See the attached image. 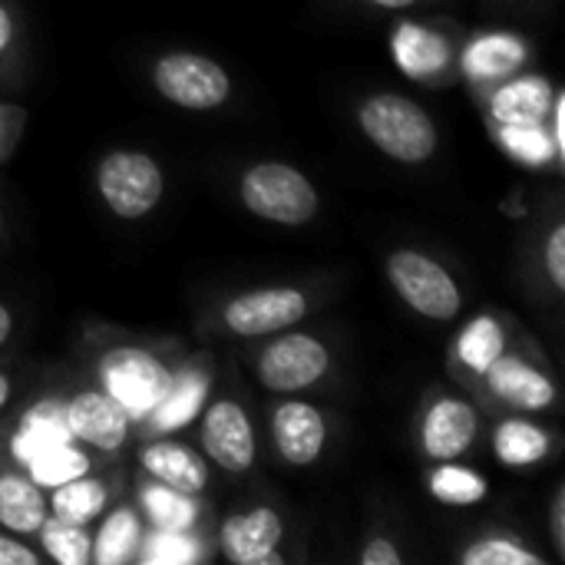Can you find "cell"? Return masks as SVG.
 <instances>
[{
	"label": "cell",
	"mask_w": 565,
	"mask_h": 565,
	"mask_svg": "<svg viewBox=\"0 0 565 565\" xmlns=\"http://www.w3.org/2000/svg\"><path fill=\"white\" fill-rule=\"evenodd\" d=\"M205 391H209V381L205 377H182L179 384H169V391L162 394V401L156 404V427L159 430H169V427H182L189 424L202 401H205Z\"/></svg>",
	"instance_id": "603a6c76"
},
{
	"label": "cell",
	"mask_w": 565,
	"mask_h": 565,
	"mask_svg": "<svg viewBox=\"0 0 565 565\" xmlns=\"http://www.w3.org/2000/svg\"><path fill=\"white\" fill-rule=\"evenodd\" d=\"M46 520V500L40 493V483L3 473L0 477V523L13 533H36Z\"/></svg>",
	"instance_id": "e0dca14e"
},
{
	"label": "cell",
	"mask_w": 565,
	"mask_h": 565,
	"mask_svg": "<svg viewBox=\"0 0 565 565\" xmlns=\"http://www.w3.org/2000/svg\"><path fill=\"white\" fill-rule=\"evenodd\" d=\"M202 444L209 457L232 473H245L255 460V434L245 417V411L232 401H222L209 407L202 424Z\"/></svg>",
	"instance_id": "9c48e42d"
},
{
	"label": "cell",
	"mask_w": 565,
	"mask_h": 565,
	"mask_svg": "<svg viewBox=\"0 0 565 565\" xmlns=\"http://www.w3.org/2000/svg\"><path fill=\"white\" fill-rule=\"evenodd\" d=\"M553 546L565 556V490H556L553 497Z\"/></svg>",
	"instance_id": "d590c367"
},
{
	"label": "cell",
	"mask_w": 565,
	"mask_h": 565,
	"mask_svg": "<svg viewBox=\"0 0 565 565\" xmlns=\"http://www.w3.org/2000/svg\"><path fill=\"white\" fill-rule=\"evenodd\" d=\"M146 513L152 516V523L159 530H172L182 533L192 520H195V503L189 500V493H179L172 487H152L142 493Z\"/></svg>",
	"instance_id": "4316f807"
},
{
	"label": "cell",
	"mask_w": 565,
	"mask_h": 565,
	"mask_svg": "<svg viewBox=\"0 0 565 565\" xmlns=\"http://www.w3.org/2000/svg\"><path fill=\"white\" fill-rule=\"evenodd\" d=\"M394 56L407 76L424 79L447 63V40L427 26L404 23V26H397V36H394Z\"/></svg>",
	"instance_id": "ac0fdd59"
},
{
	"label": "cell",
	"mask_w": 565,
	"mask_h": 565,
	"mask_svg": "<svg viewBox=\"0 0 565 565\" xmlns=\"http://www.w3.org/2000/svg\"><path fill=\"white\" fill-rule=\"evenodd\" d=\"M30 473H33V483L40 487H60L66 480H76L86 473V460L79 450H73L70 444H56L43 454H36L30 463Z\"/></svg>",
	"instance_id": "484cf974"
},
{
	"label": "cell",
	"mask_w": 565,
	"mask_h": 565,
	"mask_svg": "<svg viewBox=\"0 0 565 565\" xmlns=\"http://www.w3.org/2000/svg\"><path fill=\"white\" fill-rule=\"evenodd\" d=\"M106 387H109V397H116L126 414H152L156 404L162 401V394L169 391V374L166 367L142 354V351H116L106 367Z\"/></svg>",
	"instance_id": "8992f818"
},
{
	"label": "cell",
	"mask_w": 565,
	"mask_h": 565,
	"mask_svg": "<svg viewBox=\"0 0 565 565\" xmlns=\"http://www.w3.org/2000/svg\"><path fill=\"white\" fill-rule=\"evenodd\" d=\"M523 43L497 33V36H483L467 50V70L473 76H507L523 63Z\"/></svg>",
	"instance_id": "44dd1931"
},
{
	"label": "cell",
	"mask_w": 565,
	"mask_h": 565,
	"mask_svg": "<svg viewBox=\"0 0 565 565\" xmlns=\"http://www.w3.org/2000/svg\"><path fill=\"white\" fill-rule=\"evenodd\" d=\"M457 351H460V361H463L467 367H473V371L483 374V371L503 354V331H500V324H497L493 318H477V321L463 331Z\"/></svg>",
	"instance_id": "d4e9b609"
},
{
	"label": "cell",
	"mask_w": 565,
	"mask_h": 565,
	"mask_svg": "<svg viewBox=\"0 0 565 565\" xmlns=\"http://www.w3.org/2000/svg\"><path fill=\"white\" fill-rule=\"evenodd\" d=\"M324 371H328V348L311 334H285L258 361L262 384L285 394L311 387Z\"/></svg>",
	"instance_id": "52a82bcc"
},
{
	"label": "cell",
	"mask_w": 565,
	"mask_h": 565,
	"mask_svg": "<svg viewBox=\"0 0 565 565\" xmlns=\"http://www.w3.org/2000/svg\"><path fill=\"white\" fill-rule=\"evenodd\" d=\"M56 444H70V427H66V414L53 404H43L36 411H30L17 430V440H13V454L30 463L36 454L56 447Z\"/></svg>",
	"instance_id": "d6986e66"
},
{
	"label": "cell",
	"mask_w": 565,
	"mask_h": 565,
	"mask_svg": "<svg viewBox=\"0 0 565 565\" xmlns=\"http://www.w3.org/2000/svg\"><path fill=\"white\" fill-rule=\"evenodd\" d=\"M10 36H13V20H10V13H7V10L0 7V53L7 50Z\"/></svg>",
	"instance_id": "8d00e7d4"
},
{
	"label": "cell",
	"mask_w": 565,
	"mask_h": 565,
	"mask_svg": "<svg viewBox=\"0 0 565 565\" xmlns=\"http://www.w3.org/2000/svg\"><path fill=\"white\" fill-rule=\"evenodd\" d=\"M361 129L397 162H424L437 149L434 119L407 96L381 93L361 106Z\"/></svg>",
	"instance_id": "6da1fadb"
},
{
	"label": "cell",
	"mask_w": 565,
	"mask_h": 565,
	"mask_svg": "<svg viewBox=\"0 0 565 565\" xmlns=\"http://www.w3.org/2000/svg\"><path fill=\"white\" fill-rule=\"evenodd\" d=\"M503 142L516 159H523L530 166H543L556 156V142L543 132V122L540 126H503Z\"/></svg>",
	"instance_id": "f546056e"
},
{
	"label": "cell",
	"mask_w": 565,
	"mask_h": 565,
	"mask_svg": "<svg viewBox=\"0 0 565 565\" xmlns=\"http://www.w3.org/2000/svg\"><path fill=\"white\" fill-rule=\"evenodd\" d=\"M374 3H381V7H394V10H397V7H411L414 0H374Z\"/></svg>",
	"instance_id": "ab89813d"
},
{
	"label": "cell",
	"mask_w": 565,
	"mask_h": 565,
	"mask_svg": "<svg viewBox=\"0 0 565 565\" xmlns=\"http://www.w3.org/2000/svg\"><path fill=\"white\" fill-rule=\"evenodd\" d=\"M142 463L159 483H166V487H172L179 493L192 497V493H199L205 487V463L182 444L159 440V444L142 450Z\"/></svg>",
	"instance_id": "2e32d148"
},
{
	"label": "cell",
	"mask_w": 565,
	"mask_h": 565,
	"mask_svg": "<svg viewBox=\"0 0 565 565\" xmlns=\"http://www.w3.org/2000/svg\"><path fill=\"white\" fill-rule=\"evenodd\" d=\"M364 565H401V553L391 546V540H374L364 553H361Z\"/></svg>",
	"instance_id": "836d02e7"
},
{
	"label": "cell",
	"mask_w": 565,
	"mask_h": 565,
	"mask_svg": "<svg viewBox=\"0 0 565 565\" xmlns=\"http://www.w3.org/2000/svg\"><path fill=\"white\" fill-rule=\"evenodd\" d=\"M477 437V414L463 401H440L424 420V447L434 460L460 457Z\"/></svg>",
	"instance_id": "4fadbf2b"
},
{
	"label": "cell",
	"mask_w": 565,
	"mask_h": 565,
	"mask_svg": "<svg viewBox=\"0 0 565 565\" xmlns=\"http://www.w3.org/2000/svg\"><path fill=\"white\" fill-rule=\"evenodd\" d=\"M7 397H10V381H7V377L0 374V407L7 404Z\"/></svg>",
	"instance_id": "f35d334b"
},
{
	"label": "cell",
	"mask_w": 565,
	"mask_h": 565,
	"mask_svg": "<svg viewBox=\"0 0 565 565\" xmlns=\"http://www.w3.org/2000/svg\"><path fill=\"white\" fill-rule=\"evenodd\" d=\"M43 533V546L46 553L60 565H83L89 559V536L83 533L79 523H66V520H43L40 523Z\"/></svg>",
	"instance_id": "83f0119b"
},
{
	"label": "cell",
	"mask_w": 565,
	"mask_h": 565,
	"mask_svg": "<svg viewBox=\"0 0 565 565\" xmlns=\"http://www.w3.org/2000/svg\"><path fill=\"white\" fill-rule=\"evenodd\" d=\"M10 324H13V321H10V311L0 305V344H3V341H7V334H10Z\"/></svg>",
	"instance_id": "74e56055"
},
{
	"label": "cell",
	"mask_w": 565,
	"mask_h": 565,
	"mask_svg": "<svg viewBox=\"0 0 565 565\" xmlns=\"http://www.w3.org/2000/svg\"><path fill=\"white\" fill-rule=\"evenodd\" d=\"M0 565H36V553L0 536Z\"/></svg>",
	"instance_id": "e575fe53"
},
{
	"label": "cell",
	"mask_w": 565,
	"mask_h": 565,
	"mask_svg": "<svg viewBox=\"0 0 565 565\" xmlns=\"http://www.w3.org/2000/svg\"><path fill=\"white\" fill-rule=\"evenodd\" d=\"M106 507V487L99 480H66L53 493V510L66 523H89L103 513Z\"/></svg>",
	"instance_id": "7402d4cb"
},
{
	"label": "cell",
	"mask_w": 565,
	"mask_h": 565,
	"mask_svg": "<svg viewBox=\"0 0 565 565\" xmlns=\"http://www.w3.org/2000/svg\"><path fill=\"white\" fill-rule=\"evenodd\" d=\"M271 434L281 457L295 467L315 463L324 447V420L311 404H298V401L281 404L271 417Z\"/></svg>",
	"instance_id": "7c38bea8"
},
{
	"label": "cell",
	"mask_w": 565,
	"mask_h": 565,
	"mask_svg": "<svg viewBox=\"0 0 565 565\" xmlns=\"http://www.w3.org/2000/svg\"><path fill=\"white\" fill-rule=\"evenodd\" d=\"M546 271L553 278V285L563 291L565 288V225H556L546 245Z\"/></svg>",
	"instance_id": "d6a6232c"
},
{
	"label": "cell",
	"mask_w": 565,
	"mask_h": 565,
	"mask_svg": "<svg viewBox=\"0 0 565 565\" xmlns=\"http://www.w3.org/2000/svg\"><path fill=\"white\" fill-rule=\"evenodd\" d=\"M146 559L149 563H192L195 559V550L185 536L172 533V530H162V536H156L146 550Z\"/></svg>",
	"instance_id": "1f68e13d"
},
{
	"label": "cell",
	"mask_w": 565,
	"mask_h": 565,
	"mask_svg": "<svg viewBox=\"0 0 565 565\" xmlns=\"http://www.w3.org/2000/svg\"><path fill=\"white\" fill-rule=\"evenodd\" d=\"M483 374L490 377V387H493L503 401H510V404H516V407H523V411H546V407L556 401L553 381H550L546 374L533 371L530 364L516 361V358H503V354H500Z\"/></svg>",
	"instance_id": "5bb4252c"
},
{
	"label": "cell",
	"mask_w": 565,
	"mask_h": 565,
	"mask_svg": "<svg viewBox=\"0 0 565 565\" xmlns=\"http://www.w3.org/2000/svg\"><path fill=\"white\" fill-rule=\"evenodd\" d=\"M281 520L271 510L235 513L222 526V550L235 565H281Z\"/></svg>",
	"instance_id": "30bf717a"
},
{
	"label": "cell",
	"mask_w": 565,
	"mask_h": 565,
	"mask_svg": "<svg viewBox=\"0 0 565 565\" xmlns=\"http://www.w3.org/2000/svg\"><path fill=\"white\" fill-rule=\"evenodd\" d=\"M66 427L70 437H79L86 444H93L96 450H116L126 440L129 430V414L126 407L99 391H86L79 394L66 411Z\"/></svg>",
	"instance_id": "8fae6325"
},
{
	"label": "cell",
	"mask_w": 565,
	"mask_h": 565,
	"mask_svg": "<svg viewBox=\"0 0 565 565\" xmlns=\"http://www.w3.org/2000/svg\"><path fill=\"white\" fill-rule=\"evenodd\" d=\"M467 565H543L540 556L516 546L513 540H480L463 553Z\"/></svg>",
	"instance_id": "4dcf8cb0"
},
{
	"label": "cell",
	"mask_w": 565,
	"mask_h": 565,
	"mask_svg": "<svg viewBox=\"0 0 565 565\" xmlns=\"http://www.w3.org/2000/svg\"><path fill=\"white\" fill-rule=\"evenodd\" d=\"M553 86L543 76H523L497 89L493 116L500 126H540L553 109Z\"/></svg>",
	"instance_id": "9a60e30c"
},
{
	"label": "cell",
	"mask_w": 565,
	"mask_h": 565,
	"mask_svg": "<svg viewBox=\"0 0 565 565\" xmlns=\"http://www.w3.org/2000/svg\"><path fill=\"white\" fill-rule=\"evenodd\" d=\"M387 275H391V285L397 288V295L424 318H434V321L457 318L460 288L434 258H427L420 252H407V248L394 252L387 258Z\"/></svg>",
	"instance_id": "3957f363"
},
{
	"label": "cell",
	"mask_w": 565,
	"mask_h": 565,
	"mask_svg": "<svg viewBox=\"0 0 565 565\" xmlns=\"http://www.w3.org/2000/svg\"><path fill=\"white\" fill-rule=\"evenodd\" d=\"M308 301L301 291L295 288H262V291H248L238 295L228 308H225V324L242 334V338H258V334H271L278 328H291L305 318Z\"/></svg>",
	"instance_id": "ba28073f"
},
{
	"label": "cell",
	"mask_w": 565,
	"mask_h": 565,
	"mask_svg": "<svg viewBox=\"0 0 565 565\" xmlns=\"http://www.w3.org/2000/svg\"><path fill=\"white\" fill-rule=\"evenodd\" d=\"M99 192L119 218H142L162 199V172L142 152H113L99 166Z\"/></svg>",
	"instance_id": "277c9868"
},
{
	"label": "cell",
	"mask_w": 565,
	"mask_h": 565,
	"mask_svg": "<svg viewBox=\"0 0 565 565\" xmlns=\"http://www.w3.org/2000/svg\"><path fill=\"white\" fill-rule=\"evenodd\" d=\"M156 89L185 109H215L228 99V73L199 53H169L156 63Z\"/></svg>",
	"instance_id": "5b68a950"
},
{
	"label": "cell",
	"mask_w": 565,
	"mask_h": 565,
	"mask_svg": "<svg viewBox=\"0 0 565 565\" xmlns=\"http://www.w3.org/2000/svg\"><path fill=\"white\" fill-rule=\"evenodd\" d=\"M493 444H497V454L507 467H530V463L543 460L550 450V437L526 420H507L497 430Z\"/></svg>",
	"instance_id": "ffe728a7"
},
{
	"label": "cell",
	"mask_w": 565,
	"mask_h": 565,
	"mask_svg": "<svg viewBox=\"0 0 565 565\" xmlns=\"http://www.w3.org/2000/svg\"><path fill=\"white\" fill-rule=\"evenodd\" d=\"M136 543H139V523H136V513L119 510V513H113V516L106 520V526L99 530L93 556H96V563H103V565L126 563V559L132 556Z\"/></svg>",
	"instance_id": "cb8c5ba5"
},
{
	"label": "cell",
	"mask_w": 565,
	"mask_h": 565,
	"mask_svg": "<svg viewBox=\"0 0 565 565\" xmlns=\"http://www.w3.org/2000/svg\"><path fill=\"white\" fill-rule=\"evenodd\" d=\"M430 493L450 507H470L487 497V483L467 467H440L430 477Z\"/></svg>",
	"instance_id": "f1b7e54d"
},
{
	"label": "cell",
	"mask_w": 565,
	"mask_h": 565,
	"mask_svg": "<svg viewBox=\"0 0 565 565\" xmlns=\"http://www.w3.org/2000/svg\"><path fill=\"white\" fill-rule=\"evenodd\" d=\"M245 205L278 225H301L318 212L315 185L285 162H262L242 179Z\"/></svg>",
	"instance_id": "7a4b0ae2"
}]
</instances>
